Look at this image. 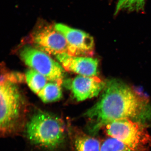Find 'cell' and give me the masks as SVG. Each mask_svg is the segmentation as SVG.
<instances>
[{
	"instance_id": "6da1fadb",
	"label": "cell",
	"mask_w": 151,
	"mask_h": 151,
	"mask_svg": "<svg viewBox=\"0 0 151 151\" xmlns=\"http://www.w3.org/2000/svg\"><path fill=\"white\" fill-rule=\"evenodd\" d=\"M101 98L83 114L89 121L88 129L92 134L108 123L142 116L148 102L147 97L123 82L111 80L105 83Z\"/></svg>"
},
{
	"instance_id": "7a4b0ae2",
	"label": "cell",
	"mask_w": 151,
	"mask_h": 151,
	"mask_svg": "<svg viewBox=\"0 0 151 151\" xmlns=\"http://www.w3.org/2000/svg\"><path fill=\"white\" fill-rule=\"evenodd\" d=\"M25 133L32 144L49 150L59 147L65 137V125L61 119L43 111L32 116L26 125Z\"/></svg>"
},
{
	"instance_id": "3957f363",
	"label": "cell",
	"mask_w": 151,
	"mask_h": 151,
	"mask_svg": "<svg viewBox=\"0 0 151 151\" xmlns=\"http://www.w3.org/2000/svg\"><path fill=\"white\" fill-rule=\"evenodd\" d=\"M24 103L17 84H0V137L15 134L23 124Z\"/></svg>"
},
{
	"instance_id": "277c9868",
	"label": "cell",
	"mask_w": 151,
	"mask_h": 151,
	"mask_svg": "<svg viewBox=\"0 0 151 151\" xmlns=\"http://www.w3.org/2000/svg\"><path fill=\"white\" fill-rule=\"evenodd\" d=\"M105 131L132 151H151V136L145 128L132 119L116 120L107 124Z\"/></svg>"
},
{
	"instance_id": "5b68a950",
	"label": "cell",
	"mask_w": 151,
	"mask_h": 151,
	"mask_svg": "<svg viewBox=\"0 0 151 151\" xmlns=\"http://www.w3.org/2000/svg\"><path fill=\"white\" fill-rule=\"evenodd\" d=\"M19 55L26 65L43 75L48 80L62 83L65 75L64 69L49 55L35 47L27 45L22 49Z\"/></svg>"
},
{
	"instance_id": "8992f818",
	"label": "cell",
	"mask_w": 151,
	"mask_h": 151,
	"mask_svg": "<svg viewBox=\"0 0 151 151\" xmlns=\"http://www.w3.org/2000/svg\"><path fill=\"white\" fill-rule=\"evenodd\" d=\"M29 40L36 48L48 55H56L67 52V43L64 36L54 25L41 20L30 35Z\"/></svg>"
},
{
	"instance_id": "52a82bcc",
	"label": "cell",
	"mask_w": 151,
	"mask_h": 151,
	"mask_svg": "<svg viewBox=\"0 0 151 151\" xmlns=\"http://www.w3.org/2000/svg\"><path fill=\"white\" fill-rule=\"evenodd\" d=\"M54 27L65 37L67 42L68 54L76 56L93 55L94 40L89 34L62 24H56Z\"/></svg>"
},
{
	"instance_id": "ba28073f",
	"label": "cell",
	"mask_w": 151,
	"mask_h": 151,
	"mask_svg": "<svg viewBox=\"0 0 151 151\" xmlns=\"http://www.w3.org/2000/svg\"><path fill=\"white\" fill-rule=\"evenodd\" d=\"M55 56L65 70L84 76L97 75L99 65L97 58L90 56H73L67 52Z\"/></svg>"
},
{
	"instance_id": "9c48e42d",
	"label": "cell",
	"mask_w": 151,
	"mask_h": 151,
	"mask_svg": "<svg viewBox=\"0 0 151 151\" xmlns=\"http://www.w3.org/2000/svg\"><path fill=\"white\" fill-rule=\"evenodd\" d=\"M105 83L97 76L78 75L69 81L68 87L77 101L97 97L104 89Z\"/></svg>"
},
{
	"instance_id": "30bf717a",
	"label": "cell",
	"mask_w": 151,
	"mask_h": 151,
	"mask_svg": "<svg viewBox=\"0 0 151 151\" xmlns=\"http://www.w3.org/2000/svg\"><path fill=\"white\" fill-rule=\"evenodd\" d=\"M68 132L74 151H101V145L96 138L70 126Z\"/></svg>"
},
{
	"instance_id": "8fae6325",
	"label": "cell",
	"mask_w": 151,
	"mask_h": 151,
	"mask_svg": "<svg viewBox=\"0 0 151 151\" xmlns=\"http://www.w3.org/2000/svg\"><path fill=\"white\" fill-rule=\"evenodd\" d=\"M60 82L52 81L47 83L44 87L37 94L44 103H49L60 100L62 96Z\"/></svg>"
},
{
	"instance_id": "7c38bea8",
	"label": "cell",
	"mask_w": 151,
	"mask_h": 151,
	"mask_svg": "<svg viewBox=\"0 0 151 151\" xmlns=\"http://www.w3.org/2000/svg\"><path fill=\"white\" fill-rule=\"evenodd\" d=\"M25 78L30 89L37 94L45 86L48 80L43 75L32 68L27 71Z\"/></svg>"
},
{
	"instance_id": "4fadbf2b",
	"label": "cell",
	"mask_w": 151,
	"mask_h": 151,
	"mask_svg": "<svg viewBox=\"0 0 151 151\" xmlns=\"http://www.w3.org/2000/svg\"><path fill=\"white\" fill-rule=\"evenodd\" d=\"M145 4V0H118L114 14L124 11L141 12L144 10Z\"/></svg>"
},
{
	"instance_id": "5bb4252c",
	"label": "cell",
	"mask_w": 151,
	"mask_h": 151,
	"mask_svg": "<svg viewBox=\"0 0 151 151\" xmlns=\"http://www.w3.org/2000/svg\"><path fill=\"white\" fill-rule=\"evenodd\" d=\"M101 151H132L124 143L115 138L105 140L101 145Z\"/></svg>"
}]
</instances>
